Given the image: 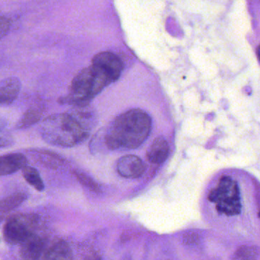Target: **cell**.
I'll use <instances>...</instances> for the list:
<instances>
[{"instance_id": "9a60e30c", "label": "cell", "mask_w": 260, "mask_h": 260, "mask_svg": "<svg viewBox=\"0 0 260 260\" xmlns=\"http://www.w3.org/2000/svg\"><path fill=\"white\" fill-rule=\"evenodd\" d=\"M35 157H37L38 161L41 162L43 165H47V166L55 168L62 164L60 157L50 151H43V150L35 151Z\"/></svg>"}, {"instance_id": "ac0fdd59", "label": "cell", "mask_w": 260, "mask_h": 260, "mask_svg": "<svg viewBox=\"0 0 260 260\" xmlns=\"http://www.w3.org/2000/svg\"><path fill=\"white\" fill-rule=\"evenodd\" d=\"M237 257L241 260H256V253L251 247H242L237 251Z\"/></svg>"}, {"instance_id": "30bf717a", "label": "cell", "mask_w": 260, "mask_h": 260, "mask_svg": "<svg viewBox=\"0 0 260 260\" xmlns=\"http://www.w3.org/2000/svg\"><path fill=\"white\" fill-rule=\"evenodd\" d=\"M169 154V145L166 139L157 137L154 139L147 151V157L151 163L160 165L168 158Z\"/></svg>"}, {"instance_id": "44dd1931", "label": "cell", "mask_w": 260, "mask_h": 260, "mask_svg": "<svg viewBox=\"0 0 260 260\" xmlns=\"http://www.w3.org/2000/svg\"><path fill=\"white\" fill-rule=\"evenodd\" d=\"M256 55H257L258 59L260 61V44L258 46L257 49H256Z\"/></svg>"}, {"instance_id": "4fadbf2b", "label": "cell", "mask_w": 260, "mask_h": 260, "mask_svg": "<svg viewBox=\"0 0 260 260\" xmlns=\"http://www.w3.org/2000/svg\"><path fill=\"white\" fill-rule=\"evenodd\" d=\"M43 113L41 110L36 108H29L24 112L22 117L17 123L16 127L18 129H25L36 124L41 120Z\"/></svg>"}, {"instance_id": "7c38bea8", "label": "cell", "mask_w": 260, "mask_h": 260, "mask_svg": "<svg viewBox=\"0 0 260 260\" xmlns=\"http://www.w3.org/2000/svg\"><path fill=\"white\" fill-rule=\"evenodd\" d=\"M27 196L23 192H18L9 196L3 200H0V218L11 211L14 210L25 201Z\"/></svg>"}, {"instance_id": "3957f363", "label": "cell", "mask_w": 260, "mask_h": 260, "mask_svg": "<svg viewBox=\"0 0 260 260\" xmlns=\"http://www.w3.org/2000/svg\"><path fill=\"white\" fill-rule=\"evenodd\" d=\"M110 84L108 79L91 65L76 75L70 86V94L60 99L61 103L85 106Z\"/></svg>"}, {"instance_id": "52a82bcc", "label": "cell", "mask_w": 260, "mask_h": 260, "mask_svg": "<svg viewBox=\"0 0 260 260\" xmlns=\"http://www.w3.org/2000/svg\"><path fill=\"white\" fill-rule=\"evenodd\" d=\"M117 170L121 177L126 178H139L145 173L144 162L136 155L123 156L117 162Z\"/></svg>"}, {"instance_id": "5bb4252c", "label": "cell", "mask_w": 260, "mask_h": 260, "mask_svg": "<svg viewBox=\"0 0 260 260\" xmlns=\"http://www.w3.org/2000/svg\"><path fill=\"white\" fill-rule=\"evenodd\" d=\"M23 177L24 180L38 191L44 189V183L41 178L40 173L33 167L25 166L22 169Z\"/></svg>"}, {"instance_id": "2e32d148", "label": "cell", "mask_w": 260, "mask_h": 260, "mask_svg": "<svg viewBox=\"0 0 260 260\" xmlns=\"http://www.w3.org/2000/svg\"><path fill=\"white\" fill-rule=\"evenodd\" d=\"M13 142V138L6 129L5 122L0 120V148L10 146Z\"/></svg>"}, {"instance_id": "7a4b0ae2", "label": "cell", "mask_w": 260, "mask_h": 260, "mask_svg": "<svg viewBox=\"0 0 260 260\" xmlns=\"http://www.w3.org/2000/svg\"><path fill=\"white\" fill-rule=\"evenodd\" d=\"M40 132L47 143L66 148L82 143L88 136V132L70 114H53L47 117L43 120Z\"/></svg>"}, {"instance_id": "6da1fadb", "label": "cell", "mask_w": 260, "mask_h": 260, "mask_svg": "<svg viewBox=\"0 0 260 260\" xmlns=\"http://www.w3.org/2000/svg\"><path fill=\"white\" fill-rule=\"evenodd\" d=\"M151 119L145 111L133 109L120 114L105 133L109 149H134L149 136Z\"/></svg>"}, {"instance_id": "d6986e66", "label": "cell", "mask_w": 260, "mask_h": 260, "mask_svg": "<svg viewBox=\"0 0 260 260\" xmlns=\"http://www.w3.org/2000/svg\"><path fill=\"white\" fill-rule=\"evenodd\" d=\"M76 177H77L78 180L81 182V183L86 186L87 187L89 188L91 190L94 191V192H97V191L99 190V186H98L97 183L91 180V178H90L88 176L85 175L83 173L81 172H76Z\"/></svg>"}, {"instance_id": "ba28073f", "label": "cell", "mask_w": 260, "mask_h": 260, "mask_svg": "<svg viewBox=\"0 0 260 260\" xmlns=\"http://www.w3.org/2000/svg\"><path fill=\"white\" fill-rule=\"evenodd\" d=\"M27 158L21 153L0 156V177L11 175L27 166Z\"/></svg>"}, {"instance_id": "ffe728a7", "label": "cell", "mask_w": 260, "mask_h": 260, "mask_svg": "<svg viewBox=\"0 0 260 260\" xmlns=\"http://www.w3.org/2000/svg\"><path fill=\"white\" fill-rule=\"evenodd\" d=\"M11 21L4 16H0V39L6 36L11 28Z\"/></svg>"}, {"instance_id": "8fae6325", "label": "cell", "mask_w": 260, "mask_h": 260, "mask_svg": "<svg viewBox=\"0 0 260 260\" xmlns=\"http://www.w3.org/2000/svg\"><path fill=\"white\" fill-rule=\"evenodd\" d=\"M44 247V243L42 239L32 235L21 243V256L27 260H35L39 257Z\"/></svg>"}, {"instance_id": "8992f818", "label": "cell", "mask_w": 260, "mask_h": 260, "mask_svg": "<svg viewBox=\"0 0 260 260\" xmlns=\"http://www.w3.org/2000/svg\"><path fill=\"white\" fill-rule=\"evenodd\" d=\"M91 65L97 69L111 83L120 78L123 66L118 56L111 52H102L94 56Z\"/></svg>"}, {"instance_id": "5b68a950", "label": "cell", "mask_w": 260, "mask_h": 260, "mask_svg": "<svg viewBox=\"0 0 260 260\" xmlns=\"http://www.w3.org/2000/svg\"><path fill=\"white\" fill-rule=\"evenodd\" d=\"M37 224L35 215L21 214L9 218L4 228V237L9 244H21L33 234Z\"/></svg>"}, {"instance_id": "9c48e42d", "label": "cell", "mask_w": 260, "mask_h": 260, "mask_svg": "<svg viewBox=\"0 0 260 260\" xmlns=\"http://www.w3.org/2000/svg\"><path fill=\"white\" fill-rule=\"evenodd\" d=\"M21 84L16 77H10L0 82V106L15 102L21 91Z\"/></svg>"}, {"instance_id": "277c9868", "label": "cell", "mask_w": 260, "mask_h": 260, "mask_svg": "<svg viewBox=\"0 0 260 260\" xmlns=\"http://www.w3.org/2000/svg\"><path fill=\"white\" fill-rule=\"evenodd\" d=\"M209 200L216 203L217 209L226 215H237L241 212L239 188L230 177H221L218 186L209 193Z\"/></svg>"}, {"instance_id": "7402d4cb", "label": "cell", "mask_w": 260, "mask_h": 260, "mask_svg": "<svg viewBox=\"0 0 260 260\" xmlns=\"http://www.w3.org/2000/svg\"><path fill=\"white\" fill-rule=\"evenodd\" d=\"M259 216H260V212H259Z\"/></svg>"}, {"instance_id": "e0dca14e", "label": "cell", "mask_w": 260, "mask_h": 260, "mask_svg": "<svg viewBox=\"0 0 260 260\" xmlns=\"http://www.w3.org/2000/svg\"><path fill=\"white\" fill-rule=\"evenodd\" d=\"M68 253V248L64 243H59L53 246L49 252L48 256L51 259H57L64 258Z\"/></svg>"}]
</instances>
